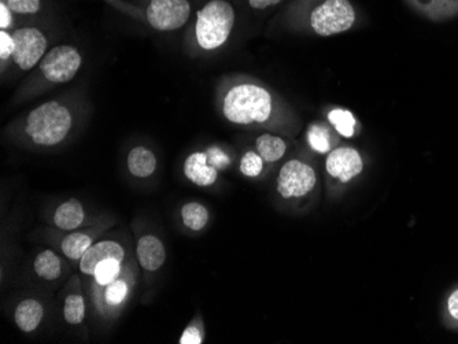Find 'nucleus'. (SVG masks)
<instances>
[{
	"mask_svg": "<svg viewBox=\"0 0 458 344\" xmlns=\"http://www.w3.org/2000/svg\"><path fill=\"white\" fill-rule=\"evenodd\" d=\"M279 13L284 24L320 38L347 32L359 20L352 0H290Z\"/></svg>",
	"mask_w": 458,
	"mask_h": 344,
	"instance_id": "f257e3e1",
	"label": "nucleus"
},
{
	"mask_svg": "<svg viewBox=\"0 0 458 344\" xmlns=\"http://www.w3.org/2000/svg\"><path fill=\"white\" fill-rule=\"evenodd\" d=\"M244 13L238 0H198L187 27V38L195 50L215 53L228 43Z\"/></svg>",
	"mask_w": 458,
	"mask_h": 344,
	"instance_id": "f03ea898",
	"label": "nucleus"
},
{
	"mask_svg": "<svg viewBox=\"0 0 458 344\" xmlns=\"http://www.w3.org/2000/svg\"><path fill=\"white\" fill-rule=\"evenodd\" d=\"M221 113L235 125L274 124L277 115L276 99L269 89L250 80L226 87L221 97Z\"/></svg>",
	"mask_w": 458,
	"mask_h": 344,
	"instance_id": "7ed1b4c3",
	"label": "nucleus"
},
{
	"mask_svg": "<svg viewBox=\"0 0 458 344\" xmlns=\"http://www.w3.org/2000/svg\"><path fill=\"white\" fill-rule=\"evenodd\" d=\"M74 110L64 100H48L22 121L25 138L38 147L62 145L74 130Z\"/></svg>",
	"mask_w": 458,
	"mask_h": 344,
	"instance_id": "20e7f679",
	"label": "nucleus"
},
{
	"mask_svg": "<svg viewBox=\"0 0 458 344\" xmlns=\"http://www.w3.org/2000/svg\"><path fill=\"white\" fill-rule=\"evenodd\" d=\"M121 12L135 15L151 29L174 33L189 27L198 0H140L127 4L123 0H109Z\"/></svg>",
	"mask_w": 458,
	"mask_h": 344,
	"instance_id": "39448f33",
	"label": "nucleus"
},
{
	"mask_svg": "<svg viewBox=\"0 0 458 344\" xmlns=\"http://www.w3.org/2000/svg\"><path fill=\"white\" fill-rule=\"evenodd\" d=\"M51 20L20 22L12 30L15 50L10 63L20 71H30L40 63L50 50V33L47 27Z\"/></svg>",
	"mask_w": 458,
	"mask_h": 344,
	"instance_id": "423d86ee",
	"label": "nucleus"
},
{
	"mask_svg": "<svg viewBox=\"0 0 458 344\" xmlns=\"http://www.w3.org/2000/svg\"><path fill=\"white\" fill-rule=\"evenodd\" d=\"M81 66L82 55L76 46H54L36 66L38 80L50 86H62L72 81Z\"/></svg>",
	"mask_w": 458,
	"mask_h": 344,
	"instance_id": "0eeeda50",
	"label": "nucleus"
},
{
	"mask_svg": "<svg viewBox=\"0 0 458 344\" xmlns=\"http://www.w3.org/2000/svg\"><path fill=\"white\" fill-rule=\"evenodd\" d=\"M315 186V171L298 159H291L280 169L277 191L285 199L305 197Z\"/></svg>",
	"mask_w": 458,
	"mask_h": 344,
	"instance_id": "6e6552de",
	"label": "nucleus"
},
{
	"mask_svg": "<svg viewBox=\"0 0 458 344\" xmlns=\"http://www.w3.org/2000/svg\"><path fill=\"white\" fill-rule=\"evenodd\" d=\"M327 172L332 177L349 183L352 177L359 176L364 168L359 151L352 147H339L329 153L326 161Z\"/></svg>",
	"mask_w": 458,
	"mask_h": 344,
	"instance_id": "1a4fd4ad",
	"label": "nucleus"
},
{
	"mask_svg": "<svg viewBox=\"0 0 458 344\" xmlns=\"http://www.w3.org/2000/svg\"><path fill=\"white\" fill-rule=\"evenodd\" d=\"M10 7L18 21H38L50 20L56 13L54 0H2Z\"/></svg>",
	"mask_w": 458,
	"mask_h": 344,
	"instance_id": "9d476101",
	"label": "nucleus"
},
{
	"mask_svg": "<svg viewBox=\"0 0 458 344\" xmlns=\"http://www.w3.org/2000/svg\"><path fill=\"white\" fill-rule=\"evenodd\" d=\"M184 174L191 183L200 187H209L216 183L218 171L210 165L206 151H197L185 159Z\"/></svg>",
	"mask_w": 458,
	"mask_h": 344,
	"instance_id": "9b49d317",
	"label": "nucleus"
},
{
	"mask_svg": "<svg viewBox=\"0 0 458 344\" xmlns=\"http://www.w3.org/2000/svg\"><path fill=\"white\" fill-rule=\"evenodd\" d=\"M123 248L118 245L117 241L105 240L99 241L97 245L91 246L80 259V269L82 273L94 276L95 269L98 268L100 262L106 261V259L115 258L123 262Z\"/></svg>",
	"mask_w": 458,
	"mask_h": 344,
	"instance_id": "f8f14e48",
	"label": "nucleus"
},
{
	"mask_svg": "<svg viewBox=\"0 0 458 344\" xmlns=\"http://www.w3.org/2000/svg\"><path fill=\"white\" fill-rule=\"evenodd\" d=\"M405 4L431 21H446L458 17V0H405Z\"/></svg>",
	"mask_w": 458,
	"mask_h": 344,
	"instance_id": "ddd939ff",
	"label": "nucleus"
},
{
	"mask_svg": "<svg viewBox=\"0 0 458 344\" xmlns=\"http://www.w3.org/2000/svg\"><path fill=\"white\" fill-rule=\"evenodd\" d=\"M139 264L141 268L148 272H156L165 264L166 253L164 245L158 238L153 235H146L138 241L136 248Z\"/></svg>",
	"mask_w": 458,
	"mask_h": 344,
	"instance_id": "4468645a",
	"label": "nucleus"
},
{
	"mask_svg": "<svg viewBox=\"0 0 458 344\" xmlns=\"http://www.w3.org/2000/svg\"><path fill=\"white\" fill-rule=\"evenodd\" d=\"M43 315H45V309L41 306V303L35 299H25L15 309V323L21 331L32 332L40 325Z\"/></svg>",
	"mask_w": 458,
	"mask_h": 344,
	"instance_id": "2eb2a0df",
	"label": "nucleus"
},
{
	"mask_svg": "<svg viewBox=\"0 0 458 344\" xmlns=\"http://www.w3.org/2000/svg\"><path fill=\"white\" fill-rule=\"evenodd\" d=\"M128 169L130 173L140 179L150 177L156 172L157 158L153 151L144 146H136L128 154Z\"/></svg>",
	"mask_w": 458,
	"mask_h": 344,
	"instance_id": "dca6fc26",
	"label": "nucleus"
},
{
	"mask_svg": "<svg viewBox=\"0 0 458 344\" xmlns=\"http://www.w3.org/2000/svg\"><path fill=\"white\" fill-rule=\"evenodd\" d=\"M84 209L77 199H69L56 209L54 214V224L64 231H74L84 221Z\"/></svg>",
	"mask_w": 458,
	"mask_h": 344,
	"instance_id": "f3484780",
	"label": "nucleus"
},
{
	"mask_svg": "<svg viewBox=\"0 0 458 344\" xmlns=\"http://www.w3.org/2000/svg\"><path fill=\"white\" fill-rule=\"evenodd\" d=\"M256 150L265 162H276L284 156L287 143L280 136L264 133L257 138Z\"/></svg>",
	"mask_w": 458,
	"mask_h": 344,
	"instance_id": "a211bd4d",
	"label": "nucleus"
},
{
	"mask_svg": "<svg viewBox=\"0 0 458 344\" xmlns=\"http://www.w3.org/2000/svg\"><path fill=\"white\" fill-rule=\"evenodd\" d=\"M35 272L41 279L53 280L58 279L61 276L62 264L61 259L56 256L54 251L46 250L38 254L35 259Z\"/></svg>",
	"mask_w": 458,
	"mask_h": 344,
	"instance_id": "6ab92c4d",
	"label": "nucleus"
},
{
	"mask_svg": "<svg viewBox=\"0 0 458 344\" xmlns=\"http://www.w3.org/2000/svg\"><path fill=\"white\" fill-rule=\"evenodd\" d=\"M327 118L334 130L344 138H352L356 135L357 120L350 110L332 109Z\"/></svg>",
	"mask_w": 458,
	"mask_h": 344,
	"instance_id": "aec40b11",
	"label": "nucleus"
},
{
	"mask_svg": "<svg viewBox=\"0 0 458 344\" xmlns=\"http://www.w3.org/2000/svg\"><path fill=\"white\" fill-rule=\"evenodd\" d=\"M91 246L92 241L89 235L81 232H74L66 236V238L62 240L61 248L62 253L65 254L69 259L77 261V259H81L82 256H84V254L89 251Z\"/></svg>",
	"mask_w": 458,
	"mask_h": 344,
	"instance_id": "412c9836",
	"label": "nucleus"
},
{
	"mask_svg": "<svg viewBox=\"0 0 458 344\" xmlns=\"http://www.w3.org/2000/svg\"><path fill=\"white\" fill-rule=\"evenodd\" d=\"M182 218L185 227L192 231H200L208 224L209 213L198 202H190L182 206Z\"/></svg>",
	"mask_w": 458,
	"mask_h": 344,
	"instance_id": "4be33fe9",
	"label": "nucleus"
},
{
	"mask_svg": "<svg viewBox=\"0 0 458 344\" xmlns=\"http://www.w3.org/2000/svg\"><path fill=\"white\" fill-rule=\"evenodd\" d=\"M309 146L316 153L327 154L331 151V130L323 124H311L306 132Z\"/></svg>",
	"mask_w": 458,
	"mask_h": 344,
	"instance_id": "5701e85b",
	"label": "nucleus"
},
{
	"mask_svg": "<svg viewBox=\"0 0 458 344\" xmlns=\"http://www.w3.org/2000/svg\"><path fill=\"white\" fill-rule=\"evenodd\" d=\"M64 317H65L66 323H71V325L81 323L86 318L84 298L80 297V295H71V297L66 298Z\"/></svg>",
	"mask_w": 458,
	"mask_h": 344,
	"instance_id": "b1692460",
	"label": "nucleus"
},
{
	"mask_svg": "<svg viewBox=\"0 0 458 344\" xmlns=\"http://www.w3.org/2000/svg\"><path fill=\"white\" fill-rule=\"evenodd\" d=\"M121 271V261L115 258L106 259V261L100 262L98 268L95 269V281L99 286H109L114 280H117L118 274Z\"/></svg>",
	"mask_w": 458,
	"mask_h": 344,
	"instance_id": "393cba45",
	"label": "nucleus"
},
{
	"mask_svg": "<svg viewBox=\"0 0 458 344\" xmlns=\"http://www.w3.org/2000/svg\"><path fill=\"white\" fill-rule=\"evenodd\" d=\"M244 13H256V14H265V13H274L282 9L290 0H238Z\"/></svg>",
	"mask_w": 458,
	"mask_h": 344,
	"instance_id": "a878e982",
	"label": "nucleus"
},
{
	"mask_svg": "<svg viewBox=\"0 0 458 344\" xmlns=\"http://www.w3.org/2000/svg\"><path fill=\"white\" fill-rule=\"evenodd\" d=\"M264 169V159L257 151H247L241 161V172L247 177H257Z\"/></svg>",
	"mask_w": 458,
	"mask_h": 344,
	"instance_id": "bb28decb",
	"label": "nucleus"
},
{
	"mask_svg": "<svg viewBox=\"0 0 458 344\" xmlns=\"http://www.w3.org/2000/svg\"><path fill=\"white\" fill-rule=\"evenodd\" d=\"M128 295V284L123 280H114L112 284H109L105 292L106 302L112 306H118L125 300Z\"/></svg>",
	"mask_w": 458,
	"mask_h": 344,
	"instance_id": "cd10ccee",
	"label": "nucleus"
},
{
	"mask_svg": "<svg viewBox=\"0 0 458 344\" xmlns=\"http://www.w3.org/2000/svg\"><path fill=\"white\" fill-rule=\"evenodd\" d=\"M206 154H208L210 165L217 169L218 172L224 171L231 165V158H229L228 154L218 146H210V147L206 148Z\"/></svg>",
	"mask_w": 458,
	"mask_h": 344,
	"instance_id": "c85d7f7f",
	"label": "nucleus"
},
{
	"mask_svg": "<svg viewBox=\"0 0 458 344\" xmlns=\"http://www.w3.org/2000/svg\"><path fill=\"white\" fill-rule=\"evenodd\" d=\"M15 43L12 30H0V61L2 65L6 66L14 54Z\"/></svg>",
	"mask_w": 458,
	"mask_h": 344,
	"instance_id": "c756f323",
	"label": "nucleus"
},
{
	"mask_svg": "<svg viewBox=\"0 0 458 344\" xmlns=\"http://www.w3.org/2000/svg\"><path fill=\"white\" fill-rule=\"evenodd\" d=\"M20 24L14 13L4 2L0 0V30H13Z\"/></svg>",
	"mask_w": 458,
	"mask_h": 344,
	"instance_id": "7c9ffc66",
	"label": "nucleus"
},
{
	"mask_svg": "<svg viewBox=\"0 0 458 344\" xmlns=\"http://www.w3.org/2000/svg\"><path fill=\"white\" fill-rule=\"evenodd\" d=\"M180 343L182 344H200L202 343V335H200L199 330L195 327H189L182 333L180 338Z\"/></svg>",
	"mask_w": 458,
	"mask_h": 344,
	"instance_id": "2f4dec72",
	"label": "nucleus"
},
{
	"mask_svg": "<svg viewBox=\"0 0 458 344\" xmlns=\"http://www.w3.org/2000/svg\"><path fill=\"white\" fill-rule=\"evenodd\" d=\"M447 315L452 320H454L455 323H458V289H454V291L450 294V297L447 298Z\"/></svg>",
	"mask_w": 458,
	"mask_h": 344,
	"instance_id": "473e14b6",
	"label": "nucleus"
},
{
	"mask_svg": "<svg viewBox=\"0 0 458 344\" xmlns=\"http://www.w3.org/2000/svg\"><path fill=\"white\" fill-rule=\"evenodd\" d=\"M123 2H127V4H138V2H140V0H123Z\"/></svg>",
	"mask_w": 458,
	"mask_h": 344,
	"instance_id": "72a5a7b5",
	"label": "nucleus"
}]
</instances>
